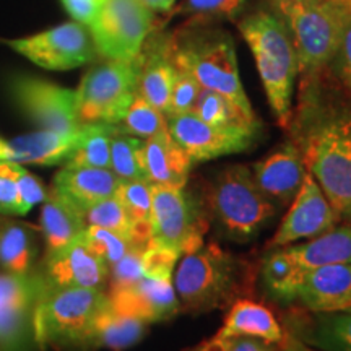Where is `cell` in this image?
Segmentation results:
<instances>
[{
  "label": "cell",
  "instance_id": "46",
  "mask_svg": "<svg viewBox=\"0 0 351 351\" xmlns=\"http://www.w3.org/2000/svg\"><path fill=\"white\" fill-rule=\"evenodd\" d=\"M278 351H319V350L306 345L304 341H301L300 339H296L295 335H291V333L285 330V339L282 343L278 345Z\"/></svg>",
  "mask_w": 351,
  "mask_h": 351
},
{
  "label": "cell",
  "instance_id": "35",
  "mask_svg": "<svg viewBox=\"0 0 351 351\" xmlns=\"http://www.w3.org/2000/svg\"><path fill=\"white\" fill-rule=\"evenodd\" d=\"M251 0H181L169 15H182L197 21H236L245 12Z\"/></svg>",
  "mask_w": 351,
  "mask_h": 351
},
{
  "label": "cell",
  "instance_id": "18",
  "mask_svg": "<svg viewBox=\"0 0 351 351\" xmlns=\"http://www.w3.org/2000/svg\"><path fill=\"white\" fill-rule=\"evenodd\" d=\"M251 171L258 189L280 207L291 204L307 174L301 153L291 140L254 163Z\"/></svg>",
  "mask_w": 351,
  "mask_h": 351
},
{
  "label": "cell",
  "instance_id": "27",
  "mask_svg": "<svg viewBox=\"0 0 351 351\" xmlns=\"http://www.w3.org/2000/svg\"><path fill=\"white\" fill-rule=\"evenodd\" d=\"M148 326L147 320L121 313L109 301L95 320L91 345L95 351L98 348L124 351L143 339Z\"/></svg>",
  "mask_w": 351,
  "mask_h": 351
},
{
  "label": "cell",
  "instance_id": "36",
  "mask_svg": "<svg viewBox=\"0 0 351 351\" xmlns=\"http://www.w3.org/2000/svg\"><path fill=\"white\" fill-rule=\"evenodd\" d=\"M83 217H85L86 226L104 228V230L125 236V238L130 241L134 221H132L129 213L125 212V208L122 207V204L116 195L91 205L90 208H86L85 212H83Z\"/></svg>",
  "mask_w": 351,
  "mask_h": 351
},
{
  "label": "cell",
  "instance_id": "21",
  "mask_svg": "<svg viewBox=\"0 0 351 351\" xmlns=\"http://www.w3.org/2000/svg\"><path fill=\"white\" fill-rule=\"evenodd\" d=\"M83 134H85V124L67 134L41 130L21 135L8 142V150H10L8 161L19 165H65L80 145Z\"/></svg>",
  "mask_w": 351,
  "mask_h": 351
},
{
  "label": "cell",
  "instance_id": "42",
  "mask_svg": "<svg viewBox=\"0 0 351 351\" xmlns=\"http://www.w3.org/2000/svg\"><path fill=\"white\" fill-rule=\"evenodd\" d=\"M200 90L202 86L199 85V82L191 73L178 69V77H176L173 91H171L169 106L166 116H169V114L192 112L195 101L199 98Z\"/></svg>",
  "mask_w": 351,
  "mask_h": 351
},
{
  "label": "cell",
  "instance_id": "28",
  "mask_svg": "<svg viewBox=\"0 0 351 351\" xmlns=\"http://www.w3.org/2000/svg\"><path fill=\"white\" fill-rule=\"evenodd\" d=\"M287 247L293 258L306 270L335 263H351V226L346 223L333 226L304 244Z\"/></svg>",
  "mask_w": 351,
  "mask_h": 351
},
{
  "label": "cell",
  "instance_id": "41",
  "mask_svg": "<svg viewBox=\"0 0 351 351\" xmlns=\"http://www.w3.org/2000/svg\"><path fill=\"white\" fill-rule=\"evenodd\" d=\"M16 169H19V163L0 161V215H7V217L26 215L20 202L19 186H16Z\"/></svg>",
  "mask_w": 351,
  "mask_h": 351
},
{
  "label": "cell",
  "instance_id": "38",
  "mask_svg": "<svg viewBox=\"0 0 351 351\" xmlns=\"http://www.w3.org/2000/svg\"><path fill=\"white\" fill-rule=\"evenodd\" d=\"M116 197L129 213L132 221H150L152 215V182L145 179L121 181Z\"/></svg>",
  "mask_w": 351,
  "mask_h": 351
},
{
  "label": "cell",
  "instance_id": "40",
  "mask_svg": "<svg viewBox=\"0 0 351 351\" xmlns=\"http://www.w3.org/2000/svg\"><path fill=\"white\" fill-rule=\"evenodd\" d=\"M328 70H332V73L340 82V85L351 96V0L345 12L339 49H337L335 57L328 65Z\"/></svg>",
  "mask_w": 351,
  "mask_h": 351
},
{
  "label": "cell",
  "instance_id": "7",
  "mask_svg": "<svg viewBox=\"0 0 351 351\" xmlns=\"http://www.w3.org/2000/svg\"><path fill=\"white\" fill-rule=\"evenodd\" d=\"M350 0L271 2L287 23L298 54L301 82L328 70L339 49L345 12Z\"/></svg>",
  "mask_w": 351,
  "mask_h": 351
},
{
  "label": "cell",
  "instance_id": "17",
  "mask_svg": "<svg viewBox=\"0 0 351 351\" xmlns=\"http://www.w3.org/2000/svg\"><path fill=\"white\" fill-rule=\"evenodd\" d=\"M108 296L117 311L137 315L148 324L168 320L181 311L173 276L168 275H145L132 287Z\"/></svg>",
  "mask_w": 351,
  "mask_h": 351
},
{
  "label": "cell",
  "instance_id": "3",
  "mask_svg": "<svg viewBox=\"0 0 351 351\" xmlns=\"http://www.w3.org/2000/svg\"><path fill=\"white\" fill-rule=\"evenodd\" d=\"M251 262L218 244H202L179 258L173 285L181 311L208 313L230 307L252 289Z\"/></svg>",
  "mask_w": 351,
  "mask_h": 351
},
{
  "label": "cell",
  "instance_id": "48",
  "mask_svg": "<svg viewBox=\"0 0 351 351\" xmlns=\"http://www.w3.org/2000/svg\"><path fill=\"white\" fill-rule=\"evenodd\" d=\"M195 351H226V339H218V337H215L213 340L202 345L200 348H197Z\"/></svg>",
  "mask_w": 351,
  "mask_h": 351
},
{
  "label": "cell",
  "instance_id": "39",
  "mask_svg": "<svg viewBox=\"0 0 351 351\" xmlns=\"http://www.w3.org/2000/svg\"><path fill=\"white\" fill-rule=\"evenodd\" d=\"M143 276V251H140V249H132L130 252H127L119 262H116L111 269H109L108 295L132 287V285L137 283L138 280H142Z\"/></svg>",
  "mask_w": 351,
  "mask_h": 351
},
{
  "label": "cell",
  "instance_id": "14",
  "mask_svg": "<svg viewBox=\"0 0 351 351\" xmlns=\"http://www.w3.org/2000/svg\"><path fill=\"white\" fill-rule=\"evenodd\" d=\"M335 212L324 191L309 173L306 174L298 195L289 204L288 213L280 223L270 247H287L301 239H313L339 223Z\"/></svg>",
  "mask_w": 351,
  "mask_h": 351
},
{
  "label": "cell",
  "instance_id": "20",
  "mask_svg": "<svg viewBox=\"0 0 351 351\" xmlns=\"http://www.w3.org/2000/svg\"><path fill=\"white\" fill-rule=\"evenodd\" d=\"M140 78L138 93L152 106L168 112L169 96L178 77L173 52H171V36H161L150 33L140 52Z\"/></svg>",
  "mask_w": 351,
  "mask_h": 351
},
{
  "label": "cell",
  "instance_id": "23",
  "mask_svg": "<svg viewBox=\"0 0 351 351\" xmlns=\"http://www.w3.org/2000/svg\"><path fill=\"white\" fill-rule=\"evenodd\" d=\"M143 166L147 179L155 186L186 187L194 163L168 129L143 140Z\"/></svg>",
  "mask_w": 351,
  "mask_h": 351
},
{
  "label": "cell",
  "instance_id": "30",
  "mask_svg": "<svg viewBox=\"0 0 351 351\" xmlns=\"http://www.w3.org/2000/svg\"><path fill=\"white\" fill-rule=\"evenodd\" d=\"M34 254L33 228L0 215V267L12 275H29Z\"/></svg>",
  "mask_w": 351,
  "mask_h": 351
},
{
  "label": "cell",
  "instance_id": "25",
  "mask_svg": "<svg viewBox=\"0 0 351 351\" xmlns=\"http://www.w3.org/2000/svg\"><path fill=\"white\" fill-rule=\"evenodd\" d=\"M217 337L218 339L254 337L269 343L280 345L285 339V328L269 307L241 298L231 304Z\"/></svg>",
  "mask_w": 351,
  "mask_h": 351
},
{
  "label": "cell",
  "instance_id": "47",
  "mask_svg": "<svg viewBox=\"0 0 351 351\" xmlns=\"http://www.w3.org/2000/svg\"><path fill=\"white\" fill-rule=\"evenodd\" d=\"M142 2L153 12H171L178 0H142Z\"/></svg>",
  "mask_w": 351,
  "mask_h": 351
},
{
  "label": "cell",
  "instance_id": "6",
  "mask_svg": "<svg viewBox=\"0 0 351 351\" xmlns=\"http://www.w3.org/2000/svg\"><path fill=\"white\" fill-rule=\"evenodd\" d=\"M108 302V293L101 289L49 288L39 282L33 313L34 340L43 348L57 351H95V320Z\"/></svg>",
  "mask_w": 351,
  "mask_h": 351
},
{
  "label": "cell",
  "instance_id": "51",
  "mask_svg": "<svg viewBox=\"0 0 351 351\" xmlns=\"http://www.w3.org/2000/svg\"><path fill=\"white\" fill-rule=\"evenodd\" d=\"M271 2H313V0H271Z\"/></svg>",
  "mask_w": 351,
  "mask_h": 351
},
{
  "label": "cell",
  "instance_id": "34",
  "mask_svg": "<svg viewBox=\"0 0 351 351\" xmlns=\"http://www.w3.org/2000/svg\"><path fill=\"white\" fill-rule=\"evenodd\" d=\"M192 112L195 114L199 119H202L207 124L212 125H252L258 127L256 124H251L244 117V114L236 108V104L226 96L217 93V91L205 90L202 88L199 98H197L194 109Z\"/></svg>",
  "mask_w": 351,
  "mask_h": 351
},
{
  "label": "cell",
  "instance_id": "44",
  "mask_svg": "<svg viewBox=\"0 0 351 351\" xmlns=\"http://www.w3.org/2000/svg\"><path fill=\"white\" fill-rule=\"evenodd\" d=\"M60 2L77 23L90 29L98 19L104 0H60Z\"/></svg>",
  "mask_w": 351,
  "mask_h": 351
},
{
  "label": "cell",
  "instance_id": "24",
  "mask_svg": "<svg viewBox=\"0 0 351 351\" xmlns=\"http://www.w3.org/2000/svg\"><path fill=\"white\" fill-rule=\"evenodd\" d=\"M287 332L319 351H351V313L293 315Z\"/></svg>",
  "mask_w": 351,
  "mask_h": 351
},
{
  "label": "cell",
  "instance_id": "15",
  "mask_svg": "<svg viewBox=\"0 0 351 351\" xmlns=\"http://www.w3.org/2000/svg\"><path fill=\"white\" fill-rule=\"evenodd\" d=\"M39 282L49 288H108L109 267L80 238L62 251L46 256Z\"/></svg>",
  "mask_w": 351,
  "mask_h": 351
},
{
  "label": "cell",
  "instance_id": "4",
  "mask_svg": "<svg viewBox=\"0 0 351 351\" xmlns=\"http://www.w3.org/2000/svg\"><path fill=\"white\" fill-rule=\"evenodd\" d=\"M238 28L256 59L271 112L278 125L287 130L293 114L295 83L300 75L288 26L278 13L258 10L239 20Z\"/></svg>",
  "mask_w": 351,
  "mask_h": 351
},
{
  "label": "cell",
  "instance_id": "32",
  "mask_svg": "<svg viewBox=\"0 0 351 351\" xmlns=\"http://www.w3.org/2000/svg\"><path fill=\"white\" fill-rule=\"evenodd\" d=\"M142 148V138L125 134L116 125V132L111 140V168L109 169L121 181H135V179L148 181L147 174H145Z\"/></svg>",
  "mask_w": 351,
  "mask_h": 351
},
{
  "label": "cell",
  "instance_id": "10",
  "mask_svg": "<svg viewBox=\"0 0 351 351\" xmlns=\"http://www.w3.org/2000/svg\"><path fill=\"white\" fill-rule=\"evenodd\" d=\"M155 13L142 0H104L90 28L98 56L134 60L153 32Z\"/></svg>",
  "mask_w": 351,
  "mask_h": 351
},
{
  "label": "cell",
  "instance_id": "13",
  "mask_svg": "<svg viewBox=\"0 0 351 351\" xmlns=\"http://www.w3.org/2000/svg\"><path fill=\"white\" fill-rule=\"evenodd\" d=\"M16 104L43 130L67 134L80 127L77 91L39 78H16L12 83Z\"/></svg>",
  "mask_w": 351,
  "mask_h": 351
},
{
  "label": "cell",
  "instance_id": "33",
  "mask_svg": "<svg viewBox=\"0 0 351 351\" xmlns=\"http://www.w3.org/2000/svg\"><path fill=\"white\" fill-rule=\"evenodd\" d=\"M117 129L134 137L147 140L153 135L160 134L161 130L168 129L166 125V114L160 109L152 106L142 95H135L134 101L127 109L124 119L117 124Z\"/></svg>",
  "mask_w": 351,
  "mask_h": 351
},
{
  "label": "cell",
  "instance_id": "1",
  "mask_svg": "<svg viewBox=\"0 0 351 351\" xmlns=\"http://www.w3.org/2000/svg\"><path fill=\"white\" fill-rule=\"evenodd\" d=\"M326 73L301 82L287 130L306 171L341 218L351 208V104L333 98Z\"/></svg>",
  "mask_w": 351,
  "mask_h": 351
},
{
  "label": "cell",
  "instance_id": "2",
  "mask_svg": "<svg viewBox=\"0 0 351 351\" xmlns=\"http://www.w3.org/2000/svg\"><path fill=\"white\" fill-rule=\"evenodd\" d=\"M171 34L176 67L191 73L205 90L217 91L236 104L251 124L261 125L241 82L234 39L225 29L197 21Z\"/></svg>",
  "mask_w": 351,
  "mask_h": 351
},
{
  "label": "cell",
  "instance_id": "37",
  "mask_svg": "<svg viewBox=\"0 0 351 351\" xmlns=\"http://www.w3.org/2000/svg\"><path fill=\"white\" fill-rule=\"evenodd\" d=\"M82 239L101 261L106 263L109 269L114 263L119 262L127 252H130L132 249H137L134 247V244L125 236L99 226H86V230L82 234Z\"/></svg>",
  "mask_w": 351,
  "mask_h": 351
},
{
  "label": "cell",
  "instance_id": "49",
  "mask_svg": "<svg viewBox=\"0 0 351 351\" xmlns=\"http://www.w3.org/2000/svg\"><path fill=\"white\" fill-rule=\"evenodd\" d=\"M10 158V150H8V142L0 138V161H8Z\"/></svg>",
  "mask_w": 351,
  "mask_h": 351
},
{
  "label": "cell",
  "instance_id": "26",
  "mask_svg": "<svg viewBox=\"0 0 351 351\" xmlns=\"http://www.w3.org/2000/svg\"><path fill=\"white\" fill-rule=\"evenodd\" d=\"M85 230L86 221L82 210L56 191H51L44 200L41 213V232L46 241V256H52L75 243Z\"/></svg>",
  "mask_w": 351,
  "mask_h": 351
},
{
  "label": "cell",
  "instance_id": "45",
  "mask_svg": "<svg viewBox=\"0 0 351 351\" xmlns=\"http://www.w3.org/2000/svg\"><path fill=\"white\" fill-rule=\"evenodd\" d=\"M226 351H278V345L254 337H232L226 339Z\"/></svg>",
  "mask_w": 351,
  "mask_h": 351
},
{
  "label": "cell",
  "instance_id": "8",
  "mask_svg": "<svg viewBox=\"0 0 351 351\" xmlns=\"http://www.w3.org/2000/svg\"><path fill=\"white\" fill-rule=\"evenodd\" d=\"M140 56L134 60H111L86 72L77 90L80 124H112L124 119L138 91Z\"/></svg>",
  "mask_w": 351,
  "mask_h": 351
},
{
  "label": "cell",
  "instance_id": "43",
  "mask_svg": "<svg viewBox=\"0 0 351 351\" xmlns=\"http://www.w3.org/2000/svg\"><path fill=\"white\" fill-rule=\"evenodd\" d=\"M16 186H19V194H20V202L23 205V210L26 213L32 210V207L39 204V202L46 200V191H44L43 184L34 178L33 174H29L28 171H25L19 165V169H16Z\"/></svg>",
  "mask_w": 351,
  "mask_h": 351
},
{
  "label": "cell",
  "instance_id": "5",
  "mask_svg": "<svg viewBox=\"0 0 351 351\" xmlns=\"http://www.w3.org/2000/svg\"><path fill=\"white\" fill-rule=\"evenodd\" d=\"M202 197L208 221L234 243L256 239L282 208L258 189L251 168L244 165L219 169Z\"/></svg>",
  "mask_w": 351,
  "mask_h": 351
},
{
  "label": "cell",
  "instance_id": "31",
  "mask_svg": "<svg viewBox=\"0 0 351 351\" xmlns=\"http://www.w3.org/2000/svg\"><path fill=\"white\" fill-rule=\"evenodd\" d=\"M114 132L116 125L112 124H85L82 142L65 165L111 168V140Z\"/></svg>",
  "mask_w": 351,
  "mask_h": 351
},
{
  "label": "cell",
  "instance_id": "50",
  "mask_svg": "<svg viewBox=\"0 0 351 351\" xmlns=\"http://www.w3.org/2000/svg\"><path fill=\"white\" fill-rule=\"evenodd\" d=\"M341 218H343L345 219V223H346V225H348V226H351V208L348 210V212H346L345 215H343V217H341Z\"/></svg>",
  "mask_w": 351,
  "mask_h": 351
},
{
  "label": "cell",
  "instance_id": "29",
  "mask_svg": "<svg viewBox=\"0 0 351 351\" xmlns=\"http://www.w3.org/2000/svg\"><path fill=\"white\" fill-rule=\"evenodd\" d=\"M306 269L289 254L288 247H270L262 261V283L269 296L283 304L296 302Z\"/></svg>",
  "mask_w": 351,
  "mask_h": 351
},
{
  "label": "cell",
  "instance_id": "16",
  "mask_svg": "<svg viewBox=\"0 0 351 351\" xmlns=\"http://www.w3.org/2000/svg\"><path fill=\"white\" fill-rule=\"evenodd\" d=\"M38 275L0 274V351H13L33 332Z\"/></svg>",
  "mask_w": 351,
  "mask_h": 351
},
{
  "label": "cell",
  "instance_id": "22",
  "mask_svg": "<svg viewBox=\"0 0 351 351\" xmlns=\"http://www.w3.org/2000/svg\"><path fill=\"white\" fill-rule=\"evenodd\" d=\"M121 179L111 169L64 165L56 174L52 191L85 212L91 205L116 195Z\"/></svg>",
  "mask_w": 351,
  "mask_h": 351
},
{
  "label": "cell",
  "instance_id": "12",
  "mask_svg": "<svg viewBox=\"0 0 351 351\" xmlns=\"http://www.w3.org/2000/svg\"><path fill=\"white\" fill-rule=\"evenodd\" d=\"M7 44L47 70H72L91 62L98 56L90 29L77 21Z\"/></svg>",
  "mask_w": 351,
  "mask_h": 351
},
{
  "label": "cell",
  "instance_id": "11",
  "mask_svg": "<svg viewBox=\"0 0 351 351\" xmlns=\"http://www.w3.org/2000/svg\"><path fill=\"white\" fill-rule=\"evenodd\" d=\"M166 125L179 147L187 153L192 163L236 155L252 147L258 127L252 125H212L194 112L169 114Z\"/></svg>",
  "mask_w": 351,
  "mask_h": 351
},
{
  "label": "cell",
  "instance_id": "9",
  "mask_svg": "<svg viewBox=\"0 0 351 351\" xmlns=\"http://www.w3.org/2000/svg\"><path fill=\"white\" fill-rule=\"evenodd\" d=\"M208 223L204 197H197L186 187L152 184L150 243L182 257L204 244Z\"/></svg>",
  "mask_w": 351,
  "mask_h": 351
},
{
  "label": "cell",
  "instance_id": "19",
  "mask_svg": "<svg viewBox=\"0 0 351 351\" xmlns=\"http://www.w3.org/2000/svg\"><path fill=\"white\" fill-rule=\"evenodd\" d=\"M296 302L307 313H351V263L307 270Z\"/></svg>",
  "mask_w": 351,
  "mask_h": 351
}]
</instances>
